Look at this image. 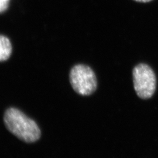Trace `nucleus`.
<instances>
[{"label": "nucleus", "mask_w": 158, "mask_h": 158, "mask_svg": "<svg viewBox=\"0 0 158 158\" xmlns=\"http://www.w3.org/2000/svg\"><path fill=\"white\" fill-rule=\"evenodd\" d=\"M134 89L139 97L148 99L156 90V79L152 68L147 64L140 63L132 71Z\"/></svg>", "instance_id": "7ed1b4c3"}, {"label": "nucleus", "mask_w": 158, "mask_h": 158, "mask_svg": "<svg viewBox=\"0 0 158 158\" xmlns=\"http://www.w3.org/2000/svg\"><path fill=\"white\" fill-rule=\"evenodd\" d=\"M4 121L7 130L23 141L33 143L40 137L41 132L35 121L16 108L6 110Z\"/></svg>", "instance_id": "f257e3e1"}, {"label": "nucleus", "mask_w": 158, "mask_h": 158, "mask_svg": "<svg viewBox=\"0 0 158 158\" xmlns=\"http://www.w3.org/2000/svg\"><path fill=\"white\" fill-rule=\"evenodd\" d=\"M8 6H9V2L0 1V13L6 11L8 8Z\"/></svg>", "instance_id": "39448f33"}, {"label": "nucleus", "mask_w": 158, "mask_h": 158, "mask_svg": "<svg viewBox=\"0 0 158 158\" xmlns=\"http://www.w3.org/2000/svg\"><path fill=\"white\" fill-rule=\"evenodd\" d=\"M70 82L74 90L81 96H89L97 89V81L94 71L89 66L79 64L72 68Z\"/></svg>", "instance_id": "f03ea898"}, {"label": "nucleus", "mask_w": 158, "mask_h": 158, "mask_svg": "<svg viewBox=\"0 0 158 158\" xmlns=\"http://www.w3.org/2000/svg\"><path fill=\"white\" fill-rule=\"evenodd\" d=\"M12 51L10 40L5 36L0 35V62L7 60L11 55Z\"/></svg>", "instance_id": "20e7f679"}, {"label": "nucleus", "mask_w": 158, "mask_h": 158, "mask_svg": "<svg viewBox=\"0 0 158 158\" xmlns=\"http://www.w3.org/2000/svg\"><path fill=\"white\" fill-rule=\"evenodd\" d=\"M134 1H136V2H144V3H145V2H150V1H152V0H134Z\"/></svg>", "instance_id": "423d86ee"}, {"label": "nucleus", "mask_w": 158, "mask_h": 158, "mask_svg": "<svg viewBox=\"0 0 158 158\" xmlns=\"http://www.w3.org/2000/svg\"><path fill=\"white\" fill-rule=\"evenodd\" d=\"M10 0H0V1H2V2H9Z\"/></svg>", "instance_id": "0eeeda50"}]
</instances>
